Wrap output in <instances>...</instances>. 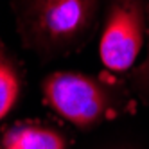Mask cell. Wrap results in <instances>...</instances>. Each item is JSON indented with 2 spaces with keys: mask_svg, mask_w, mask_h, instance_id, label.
I'll return each instance as SVG.
<instances>
[{
  "mask_svg": "<svg viewBox=\"0 0 149 149\" xmlns=\"http://www.w3.org/2000/svg\"><path fill=\"white\" fill-rule=\"evenodd\" d=\"M144 43V6L140 0H115L101 36L99 54L110 70H127Z\"/></svg>",
  "mask_w": 149,
  "mask_h": 149,
  "instance_id": "cell-3",
  "label": "cell"
},
{
  "mask_svg": "<svg viewBox=\"0 0 149 149\" xmlns=\"http://www.w3.org/2000/svg\"><path fill=\"white\" fill-rule=\"evenodd\" d=\"M20 92V81L16 76V70L13 68L4 52L0 50V120L9 113V110L15 106Z\"/></svg>",
  "mask_w": 149,
  "mask_h": 149,
  "instance_id": "cell-5",
  "label": "cell"
},
{
  "mask_svg": "<svg viewBox=\"0 0 149 149\" xmlns=\"http://www.w3.org/2000/svg\"><path fill=\"white\" fill-rule=\"evenodd\" d=\"M2 149H65V140L45 126L22 124L4 135Z\"/></svg>",
  "mask_w": 149,
  "mask_h": 149,
  "instance_id": "cell-4",
  "label": "cell"
},
{
  "mask_svg": "<svg viewBox=\"0 0 149 149\" xmlns=\"http://www.w3.org/2000/svg\"><path fill=\"white\" fill-rule=\"evenodd\" d=\"M97 0H33L29 27L41 45L61 47L77 41L93 20Z\"/></svg>",
  "mask_w": 149,
  "mask_h": 149,
  "instance_id": "cell-2",
  "label": "cell"
},
{
  "mask_svg": "<svg viewBox=\"0 0 149 149\" xmlns=\"http://www.w3.org/2000/svg\"><path fill=\"white\" fill-rule=\"evenodd\" d=\"M43 95L56 113L81 130L97 124L110 106L101 83L76 72L50 74L43 83Z\"/></svg>",
  "mask_w": 149,
  "mask_h": 149,
  "instance_id": "cell-1",
  "label": "cell"
}]
</instances>
